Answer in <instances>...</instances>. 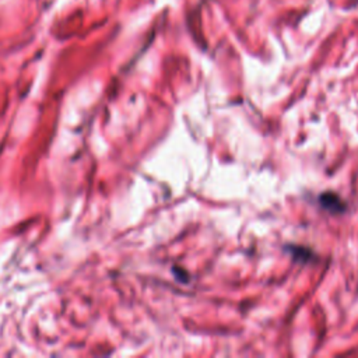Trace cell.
Instances as JSON below:
<instances>
[{"mask_svg": "<svg viewBox=\"0 0 358 358\" xmlns=\"http://www.w3.org/2000/svg\"><path fill=\"white\" fill-rule=\"evenodd\" d=\"M320 204L323 208L329 210L330 213H340L344 210V203L343 200L331 192H326L320 194Z\"/></svg>", "mask_w": 358, "mask_h": 358, "instance_id": "6da1fadb", "label": "cell"}]
</instances>
